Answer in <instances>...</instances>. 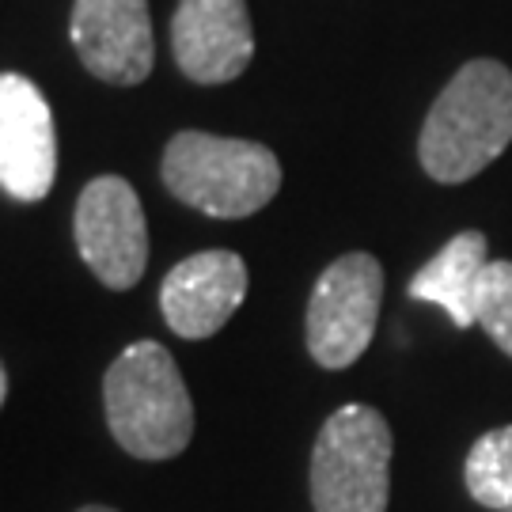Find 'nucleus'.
<instances>
[{
    "label": "nucleus",
    "mask_w": 512,
    "mask_h": 512,
    "mask_svg": "<svg viewBox=\"0 0 512 512\" xmlns=\"http://www.w3.org/2000/svg\"><path fill=\"white\" fill-rule=\"evenodd\" d=\"M512 141V73L501 61H467L421 129V167L437 183H467Z\"/></svg>",
    "instance_id": "nucleus-1"
},
{
    "label": "nucleus",
    "mask_w": 512,
    "mask_h": 512,
    "mask_svg": "<svg viewBox=\"0 0 512 512\" xmlns=\"http://www.w3.org/2000/svg\"><path fill=\"white\" fill-rule=\"evenodd\" d=\"M103 410L110 437L133 459L179 456L194 437V403L175 357L160 342H133L103 376Z\"/></svg>",
    "instance_id": "nucleus-2"
},
{
    "label": "nucleus",
    "mask_w": 512,
    "mask_h": 512,
    "mask_svg": "<svg viewBox=\"0 0 512 512\" xmlns=\"http://www.w3.org/2000/svg\"><path fill=\"white\" fill-rule=\"evenodd\" d=\"M164 186L205 217L239 220L274 202L281 164L258 141L186 129L164 148Z\"/></svg>",
    "instance_id": "nucleus-3"
},
{
    "label": "nucleus",
    "mask_w": 512,
    "mask_h": 512,
    "mask_svg": "<svg viewBox=\"0 0 512 512\" xmlns=\"http://www.w3.org/2000/svg\"><path fill=\"white\" fill-rule=\"evenodd\" d=\"M391 448V425L380 410L365 403L334 410L311 448L315 512H387Z\"/></svg>",
    "instance_id": "nucleus-4"
},
{
    "label": "nucleus",
    "mask_w": 512,
    "mask_h": 512,
    "mask_svg": "<svg viewBox=\"0 0 512 512\" xmlns=\"http://www.w3.org/2000/svg\"><path fill=\"white\" fill-rule=\"evenodd\" d=\"M384 300V266L365 251L330 262L308 300V353L315 365L342 372L368 349Z\"/></svg>",
    "instance_id": "nucleus-5"
},
{
    "label": "nucleus",
    "mask_w": 512,
    "mask_h": 512,
    "mask_svg": "<svg viewBox=\"0 0 512 512\" xmlns=\"http://www.w3.org/2000/svg\"><path fill=\"white\" fill-rule=\"evenodd\" d=\"M76 247L107 289L126 293L148 266V224L137 190L122 175H99L76 202Z\"/></svg>",
    "instance_id": "nucleus-6"
},
{
    "label": "nucleus",
    "mask_w": 512,
    "mask_h": 512,
    "mask_svg": "<svg viewBox=\"0 0 512 512\" xmlns=\"http://www.w3.org/2000/svg\"><path fill=\"white\" fill-rule=\"evenodd\" d=\"M54 179V110L27 76L0 73V190L16 202H42Z\"/></svg>",
    "instance_id": "nucleus-7"
},
{
    "label": "nucleus",
    "mask_w": 512,
    "mask_h": 512,
    "mask_svg": "<svg viewBox=\"0 0 512 512\" xmlns=\"http://www.w3.org/2000/svg\"><path fill=\"white\" fill-rule=\"evenodd\" d=\"M73 46L95 80L114 88L145 84L156 61L148 0H76Z\"/></svg>",
    "instance_id": "nucleus-8"
},
{
    "label": "nucleus",
    "mask_w": 512,
    "mask_h": 512,
    "mask_svg": "<svg viewBox=\"0 0 512 512\" xmlns=\"http://www.w3.org/2000/svg\"><path fill=\"white\" fill-rule=\"evenodd\" d=\"M171 54L194 84H228L255 57V27L243 0H179Z\"/></svg>",
    "instance_id": "nucleus-9"
},
{
    "label": "nucleus",
    "mask_w": 512,
    "mask_h": 512,
    "mask_svg": "<svg viewBox=\"0 0 512 512\" xmlns=\"http://www.w3.org/2000/svg\"><path fill=\"white\" fill-rule=\"evenodd\" d=\"M247 296V262L236 251H198L167 270L160 285L164 323L186 342L217 334Z\"/></svg>",
    "instance_id": "nucleus-10"
},
{
    "label": "nucleus",
    "mask_w": 512,
    "mask_h": 512,
    "mask_svg": "<svg viewBox=\"0 0 512 512\" xmlns=\"http://www.w3.org/2000/svg\"><path fill=\"white\" fill-rule=\"evenodd\" d=\"M486 266H490V258H486V236L482 232H459L456 239H448L437 255L414 274L410 296L425 300V304H437L440 311H448V319L459 330L475 327L478 285H482Z\"/></svg>",
    "instance_id": "nucleus-11"
},
{
    "label": "nucleus",
    "mask_w": 512,
    "mask_h": 512,
    "mask_svg": "<svg viewBox=\"0 0 512 512\" xmlns=\"http://www.w3.org/2000/svg\"><path fill=\"white\" fill-rule=\"evenodd\" d=\"M463 482L482 509H512V425L490 429L475 440L463 467Z\"/></svg>",
    "instance_id": "nucleus-12"
},
{
    "label": "nucleus",
    "mask_w": 512,
    "mask_h": 512,
    "mask_svg": "<svg viewBox=\"0 0 512 512\" xmlns=\"http://www.w3.org/2000/svg\"><path fill=\"white\" fill-rule=\"evenodd\" d=\"M478 327L490 334L501 353L512 357V262L497 258L486 266L482 285H478Z\"/></svg>",
    "instance_id": "nucleus-13"
},
{
    "label": "nucleus",
    "mask_w": 512,
    "mask_h": 512,
    "mask_svg": "<svg viewBox=\"0 0 512 512\" xmlns=\"http://www.w3.org/2000/svg\"><path fill=\"white\" fill-rule=\"evenodd\" d=\"M4 395H8V372L0 365V406H4Z\"/></svg>",
    "instance_id": "nucleus-14"
},
{
    "label": "nucleus",
    "mask_w": 512,
    "mask_h": 512,
    "mask_svg": "<svg viewBox=\"0 0 512 512\" xmlns=\"http://www.w3.org/2000/svg\"><path fill=\"white\" fill-rule=\"evenodd\" d=\"M80 512H118V509H107V505H84Z\"/></svg>",
    "instance_id": "nucleus-15"
},
{
    "label": "nucleus",
    "mask_w": 512,
    "mask_h": 512,
    "mask_svg": "<svg viewBox=\"0 0 512 512\" xmlns=\"http://www.w3.org/2000/svg\"><path fill=\"white\" fill-rule=\"evenodd\" d=\"M509 512H512V509H509Z\"/></svg>",
    "instance_id": "nucleus-16"
}]
</instances>
